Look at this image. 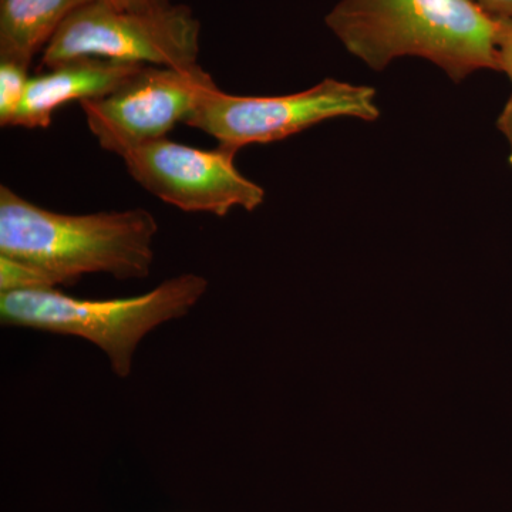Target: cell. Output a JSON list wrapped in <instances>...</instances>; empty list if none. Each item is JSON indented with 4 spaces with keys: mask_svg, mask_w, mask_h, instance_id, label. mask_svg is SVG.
Instances as JSON below:
<instances>
[{
    "mask_svg": "<svg viewBox=\"0 0 512 512\" xmlns=\"http://www.w3.org/2000/svg\"><path fill=\"white\" fill-rule=\"evenodd\" d=\"M325 22L376 72L409 56L436 64L456 83L478 70H500L498 20L473 0H339Z\"/></svg>",
    "mask_w": 512,
    "mask_h": 512,
    "instance_id": "6da1fadb",
    "label": "cell"
},
{
    "mask_svg": "<svg viewBox=\"0 0 512 512\" xmlns=\"http://www.w3.org/2000/svg\"><path fill=\"white\" fill-rule=\"evenodd\" d=\"M157 232L156 217L144 208L60 214L0 185V255L35 266L56 286L92 274L147 278Z\"/></svg>",
    "mask_w": 512,
    "mask_h": 512,
    "instance_id": "7a4b0ae2",
    "label": "cell"
},
{
    "mask_svg": "<svg viewBox=\"0 0 512 512\" xmlns=\"http://www.w3.org/2000/svg\"><path fill=\"white\" fill-rule=\"evenodd\" d=\"M207 289L204 276L181 274L131 298L96 301L57 289L0 293V322L87 340L107 356L116 376L126 379L141 340L158 326L184 318Z\"/></svg>",
    "mask_w": 512,
    "mask_h": 512,
    "instance_id": "3957f363",
    "label": "cell"
},
{
    "mask_svg": "<svg viewBox=\"0 0 512 512\" xmlns=\"http://www.w3.org/2000/svg\"><path fill=\"white\" fill-rule=\"evenodd\" d=\"M201 23L191 8L171 5L151 12L111 8L100 0L77 9L42 53L46 69L77 57L143 66L198 63Z\"/></svg>",
    "mask_w": 512,
    "mask_h": 512,
    "instance_id": "277c9868",
    "label": "cell"
},
{
    "mask_svg": "<svg viewBox=\"0 0 512 512\" xmlns=\"http://www.w3.org/2000/svg\"><path fill=\"white\" fill-rule=\"evenodd\" d=\"M338 117L379 119L376 90L332 77L285 96H234L218 87L204 97L184 124L214 137L220 146L239 151L249 144L284 140Z\"/></svg>",
    "mask_w": 512,
    "mask_h": 512,
    "instance_id": "5b68a950",
    "label": "cell"
},
{
    "mask_svg": "<svg viewBox=\"0 0 512 512\" xmlns=\"http://www.w3.org/2000/svg\"><path fill=\"white\" fill-rule=\"evenodd\" d=\"M218 89L200 64L143 66L107 96L80 103L87 127L103 150L128 151L167 137L185 123L212 90Z\"/></svg>",
    "mask_w": 512,
    "mask_h": 512,
    "instance_id": "8992f818",
    "label": "cell"
},
{
    "mask_svg": "<svg viewBox=\"0 0 512 512\" xmlns=\"http://www.w3.org/2000/svg\"><path fill=\"white\" fill-rule=\"evenodd\" d=\"M238 151L225 146L200 150L167 137L124 154L128 174L144 190L185 212L227 217L234 208L254 211L265 190L235 165Z\"/></svg>",
    "mask_w": 512,
    "mask_h": 512,
    "instance_id": "52a82bcc",
    "label": "cell"
},
{
    "mask_svg": "<svg viewBox=\"0 0 512 512\" xmlns=\"http://www.w3.org/2000/svg\"><path fill=\"white\" fill-rule=\"evenodd\" d=\"M143 64L121 63L99 57H77L30 77L15 127L47 128L53 114L70 101L99 99L116 90Z\"/></svg>",
    "mask_w": 512,
    "mask_h": 512,
    "instance_id": "ba28073f",
    "label": "cell"
},
{
    "mask_svg": "<svg viewBox=\"0 0 512 512\" xmlns=\"http://www.w3.org/2000/svg\"><path fill=\"white\" fill-rule=\"evenodd\" d=\"M94 0H0V60L30 67L64 22Z\"/></svg>",
    "mask_w": 512,
    "mask_h": 512,
    "instance_id": "9c48e42d",
    "label": "cell"
},
{
    "mask_svg": "<svg viewBox=\"0 0 512 512\" xmlns=\"http://www.w3.org/2000/svg\"><path fill=\"white\" fill-rule=\"evenodd\" d=\"M30 80L29 67L0 60V126L15 123Z\"/></svg>",
    "mask_w": 512,
    "mask_h": 512,
    "instance_id": "30bf717a",
    "label": "cell"
},
{
    "mask_svg": "<svg viewBox=\"0 0 512 512\" xmlns=\"http://www.w3.org/2000/svg\"><path fill=\"white\" fill-rule=\"evenodd\" d=\"M32 289H56V285L35 266L0 255V293Z\"/></svg>",
    "mask_w": 512,
    "mask_h": 512,
    "instance_id": "8fae6325",
    "label": "cell"
},
{
    "mask_svg": "<svg viewBox=\"0 0 512 512\" xmlns=\"http://www.w3.org/2000/svg\"><path fill=\"white\" fill-rule=\"evenodd\" d=\"M498 67L512 83V20H498Z\"/></svg>",
    "mask_w": 512,
    "mask_h": 512,
    "instance_id": "7c38bea8",
    "label": "cell"
},
{
    "mask_svg": "<svg viewBox=\"0 0 512 512\" xmlns=\"http://www.w3.org/2000/svg\"><path fill=\"white\" fill-rule=\"evenodd\" d=\"M111 8L131 10V12H151L161 10L173 5L171 0H100Z\"/></svg>",
    "mask_w": 512,
    "mask_h": 512,
    "instance_id": "4fadbf2b",
    "label": "cell"
},
{
    "mask_svg": "<svg viewBox=\"0 0 512 512\" xmlns=\"http://www.w3.org/2000/svg\"><path fill=\"white\" fill-rule=\"evenodd\" d=\"M495 20H512V0H473Z\"/></svg>",
    "mask_w": 512,
    "mask_h": 512,
    "instance_id": "5bb4252c",
    "label": "cell"
},
{
    "mask_svg": "<svg viewBox=\"0 0 512 512\" xmlns=\"http://www.w3.org/2000/svg\"><path fill=\"white\" fill-rule=\"evenodd\" d=\"M497 127L507 138L508 144H510V163L512 164V96L508 99L503 111H501L500 117H498Z\"/></svg>",
    "mask_w": 512,
    "mask_h": 512,
    "instance_id": "9a60e30c",
    "label": "cell"
}]
</instances>
